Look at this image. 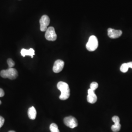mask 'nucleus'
Returning <instances> with one entry per match:
<instances>
[{
  "mask_svg": "<svg viewBox=\"0 0 132 132\" xmlns=\"http://www.w3.org/2000/svg\"><path fill=\"white\" fill-rule=\"evenodd\" d=\"M57 87L58 89L60 90L61 93L59 98L62 100L68 99L70 96V90L69 85L66 82L60 81L58 83Z\"/></svg>",
  "mask_w": 132,
  "mask_h": 132,
  "instance_id": "1",
  "label": "nucleus"
},
{
  "mask_svg": "<svg viewBox=\"0 0 132 132\" xmlns=\"http://www.w3.org/2000/svg\"><path fill=\"white\" fill-rule=\"evenodd\" d=\"M18 72L17 70L13 68H9L5 70H2L0 72V76L4 78H9L13 80L18 76Z\"/></svg>",
  "mask_w": 132,
  "mask_h": 132,
  "instance_id": "2",
  "label": "nucleus"
},
{
  "mask_svg": "<svg viewBox=\"0 0 132 132\" xmlns=\"http://www.w3.org/2000/svg\"><path fill=\"white\" fill-rule=\"evenodd\" d=\"M86 46L87 49L90 52H93L96 50L98 46L97 38L94 35L90 36Z\"/></svg>",
  "mask_w": 132,
  "mask_h": 132,
  "instance_id": "3",
  "label": "nucleus"
},
{
  "mask_svg": "<svg viewBox=\"0 0 132 132\" xmlns=\"http://www.w3.org/2000/svg\"><path fill=\"white\" fill-rule=\"evenodd\" d=\"M45 38L48 41H54L56 40L57 35L54 28L52 27H49L46 31Z\"/></svg>",
  "mask_w": 132,
  "mask_h": 132,
  "instance_id": "4",
  "label": "nucleus"
},
{
  "mask_svg": "<svg viewBox=\"0 0 132 132\" xmlns=\"http://www.w3.org/2000/svg\"><path fill=\"white\" fill-rule=\"evenodd\" d=\"M50 23V19L49 17L46 15H43L40 20L41 31H46L47 29V26L49 25Z\"/></svg>",
  "mask_w": 132,
  "mask_h": 132,
  "instance_id": "5",
  "label": "nucleus"
},
{
  "mask_svg": "<svg viewBox=\"0 0 132 132\" xmlns=\"http://www.w3.org/2000/svg\"><path fill=\"white\" fill-rule=\"evenodd\" d=\"M64 122L67 126L71 129L75 128L78 125V122L76 119L72 116L66 117L64 119Z\"/></svg>",
  "mask_w": 132,
  "mask_h": 132,
  "instance_id": "6",
  "label": "nucleus"
},
{
  "mask_svg": "<svg viewBox=\"0 0 132 132\" xmlns=\"http://www.w3.org/2000/svg\"><path fill=\"white\" fill-rule=\"evenodd\" d=\"M64 66V62L61 60L58 59L57 60L54 62V65L53 67V71L55 73H59L61 72L63 69Z\"/></svg>",
  "mask_w": 132,
  "mask_h": 132,
  "instance_id": "7",
  "label": "nucleus"
},
{
  "mask_svg": "<svg viewBox=\"0 0 132 132\" xmlns=\"http://www.w3.org/2000/svg\"><path fill=\"white\" fill-rule=\"evenodd\" d=\"M122 34L120 30H116L113 28H109L108 29V35L110 38L116 39L119 37Z\"/></svg>",
  "mask_w": 132,
  "mask_h": 132,
  "instance_id": "8",
  "label": "nucleus"
},
{
  "mask_svg": "<svg viewBox=\"0 0 132 132\" xmlns=\"http://www.w3.org/2000/svg\"><path fill=\"white\" fill-rule=\"evenodd\" d=\"M112 120L114 123V124L111 127L112 130L113 132H119L121 128V125L119 123L120 119L119 117L118 116H114L112 118Z\"/></svg>",
  "mask_w": 132,
  "mask_h": 132,
  "instance_id": "9",
  "label": "nucleus"
},
{
  "mask_svg": "<svg viewBox=\"0 0 132 132\" xmlns=\"http://www.w3.org/2000/svg\"><path fill=\"white\" fill-rule=\"evenodd\" d=\"M88 95L87 96V101L91 104L95 103L97 99V96L94 94V90L91 89H89L88 90Z\"/></svg>",
  "mask_w": 132,
  "mask_h": 132,
  "instance_id": "10",
  "label": "nucleus"
},
{
  "mask_svg": "<svg viewBox=\"0 0 132 132\" xmlns=\"http://www.w3.org/2000/svg\"><path fill=\"white\" fill-rule=\"evenodd\" d=\"M21 54L23 57H25L26 55H27L31 57V58H32L33 56L35 55V51L32 48L29 50L23 48L21 51Z\"/></svg>",
  "mask_w": 132,
  "mask_h": 132,
  "instance_id": "11",
  "label": "nucleus"
},
{
  "mask_svg": "<svg viewBox=\"0 0 132 132\" xmlns=\"http://www.w3.org/2000/svg\"><path fill=\"white\" fill-rule=\"evenodd\" d=\"M28 116L30 119L34 120L36 118L37 112L35 108L34 107H31L28 109Z\"/></svg>",
  "mask_w": 132,
  "mask_h": 132,
  "instance_id": "12",
  "label": "nucleus"
},
{
  "mask_svg": "<svg viewBox=\"0 0 132 132\" xmlns=\"http://www.w3.org/2000/svg\"><path fill=\"white\" fill-rule=\"evenodd\" d=\"M50 129L51 132H60L58 126L55 123H52L50 126Z\"/></svg>",
  "mask_w": 132,
  "mask_h": 132,
  "instance_id": "13",
  "label": "nucleus"
},
{
  "mask_svg": "<svg viewBox=\"0 0 132 132\" xmlns=\"http://www.w3.org/2000/svg\"><path fill=\"white\" fill-rule=\"evenodd\" d=\"M129 67L128 66L127 63H123L122 65L120 67V71L123 73H125L127 72Z\"/></svg>",
  "mask_w": 132,
  "mask_h": 132,
  "instance_id": "14",
  "label": "nucleus"
},
{
  "mask_svg": "<svg viewBox=\"0 0 132 132\" xmlns=\"http://www.w3.org/2000/svg\"><path fill=\"white\" fill-rule=\"evenodd\" d=\"M98 87V84H97V83L95 82H92L90 85V89H91L92 90H96Z\"/></svg>",
  "mask_w": 132,
  "mask_h": 132,
  "instance_id": "15",
  "label": "nucleus"
},
{
  "mask_svg": "<svg viewBox=\"0 0 132 132\" xmlns=\"http://www.w3.org/2000/svg\"><path fill=\"white\" fill-rule=\"evenodd\" d=\"M7 63L8 64V65L9 66V68H12L13 67L15 66V62L12 59H11L10 58L7 59Z\"/></svg>",
  "mask_w": 132,
  "mask_h": 132,
  "instance_id": "16",
  "label": "nucleus"
},
{
  "mask_svg": "<svg viewBox=\"0 0 132 132\" xmlns=\"http://www.w3.org/2000/svg\"><path fill=\"white\" fill-rule=\"evenodd\" d=\"M4 122H5V119L2 116H0V128L3 126Z\"/></svg>",
  "mask_w": 132,
  "mask_h": 132,
  "instance_id": "17",
  "label": "nucleus"
},
{
  "mask_svg": "<svg viewBox=\"0 0 132 132\" xmlns=\"http://www.w3.org/2000/svg\"><path fill=\"white\" fill-rule=\"evenodd\" d=\"M4 95H5V92H4V90L1 88H0V97H3Z\"/></svg>",
  "mask_w": 132,
  "mask_h": 132,
  "instance_id": "18",
  "label": "nucleus"
},
{
  "mask_svg": "<svg viewBox=\"0 0 132 132\" xmlns=\"http://www.w3.org/2000/svg\"><path fill=\"white\" fill-rule=\"evenodd\" d=\"M127 64L129 68H132V62L127 63Z\"/></svg>",
  "mask_w": 132,
  "mask_h": 132,
  "instance_id": "19",
  "label": "nucleus"
},
{
  "mask_svg": "<svg viewBox=\"0 0 132 132\" xmlns=\"http://www.w3.org/2000/svg\"><path fill=\"white\" fill-rule=\"evenodd\" d=\"M9 132H15V131H9Z\"/></svg>",
  "mask_w": 132,
  "mask_h": 132,
  "instance_id": "20",
  "label": "nucleus"
},
{
  "mask_svg": "<svg viewBox=\"0 0 132 132\" xmlns=\"http://www.w3.org/2000/svg\"><path fill=\"white\" fill-rule=\"evenodd\" d=\"M1 103H2V102H1V100H0V105H1Z\"/></svg>",
  "mask_w": 132,
  "mask_h": 132,
  "instance_id": "21",
  "label": "nucleus"
}]
</instances>
